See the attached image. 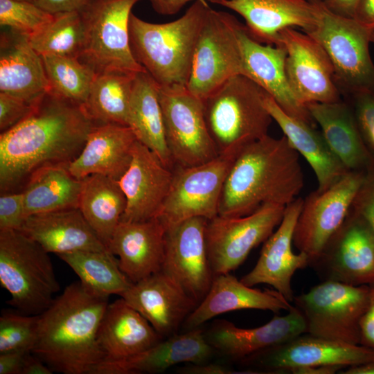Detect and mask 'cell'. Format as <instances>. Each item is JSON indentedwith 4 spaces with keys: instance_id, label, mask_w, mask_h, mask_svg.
Masks as SVG:
<instances>
[{
    "instance_id": "6da1fadb",
    "label": "cell",
    "mask_w": 374,
    "mask_h": 374,
    "mask_svg": "<svg viewBox=\"0 0 374 374\" xmlns=\"http://www.w3.org/2000/svg\"><path fill=\"white\" fill-rule=\"evenodd\" d=\"M95 125L82 105L47 93L28 117L1 133V193L17 191L40 168L71 163Z\"/></svg>"
},
{
    "instance_id": "7a4b0ae2",
    "label": "cell",
    "mask_w": 374,
    "mask_h": 374,
    "mask_svg": "<svg viewBox=\"0 0 374 374\" xmlns=\"http://www.w3.org/2000/svg\"><path fill=\"white\" fill-rule=\"evenodd\" d=\"M109 297L73 282L39 314L32 353L53 372L94 374L103 360L98 332Z\"/></svg>"
},
{
    "instance_id": "3957f363",
    "label": "cell",
    "mask_w": 374,
    "mask_h": 374,
    "mask_svg": "<svg viewBox=\"0 0 374 374\" xmlns=\"http://www.w3.org/2000/svg\"><path fill=\"white\" fill-rule=\"evenodd\" d=\"M303 184L299 153L285 136L267 135L235 158L224 181L218 215L244 216L267 204L286 206Z\"/></svg>"
},
{
    "instance_id": "277c9868",
    "label": "cell",
    "mask_w": 374,
    "mask_h": 374,
    "mask_svg": "<svg viewBox=\"0 0 374 374\" xmlns=\"http://www.w3.org/2000/svg\"><path fill=\"white\" fill-rule=\"evenodd\" d=\"M208 3L195 1L181 17L163 24L145 21L131 14L132 51L159 86H187Z\"/></svg>"
},
{
    "instance_id": "5b68a950",
    "label": "cell",
    "mask_w": 374,
    "mask_h": 374,
    "mask_svg": "<svg viewBox=\"0 0 374 374\" xmlns=\"http://www.w3.org/2000/svg\"><path fill=\"white\" fill-rule=\"evenodd\" d=\"M266 94L239 74L203 100L208 130L219 155L236 157L247 145L268 135L273 119L265 106Z\"/></svg>"
},
{
    "instance_id": "8992f818",
    "label": "cell",
    "mask_w": 374,
    "mask_h": 374,
    "mask_svg": "<svg viewBox=\"0 0 374 374\" xmlns=\"http://www.w3.org/2000/svg\"><path fill=\"white\" fill-rule=\"evenodd\" d=\"M48 253L19 230H0V283L21 313L41 314L60 290Z\"/></svg>"
},
{
    "instance_id": "52a82bcc",
    "label": "cell",
    "mask_w": 374,
    "mask_h": 374,
    "mask_svg": "<svg viewBox=\"0 0 374 374\" xmlns=\"http://www.w3.org/2000/svg\"><path fill=\"white\" fill-rule=\"evenodd\" d=\"M368 285L322 281L308 292L294 296L305 333L351 344L360 343V323L369 303Z\"/></svg>"
},
{
    "instance_id": "ba28073f",
    "label": "cell",
    "mask_w": 374,
    "mask_h": 374,
    "mask_svg": "<svg viewBox=\"0 0 374 374\" xmlns=\"http://www.w3.org/2000/svg\"><path fill=\"white\" fill-rule=\"evenodd\" d=\"M318 19L305 33L315 39L328 55L337 81L353 94L374 93V64L369 43L373 29L354 18L337 15L318 3Z\"/></svg>"
},
{
    "instance_id": "9c48e42d",
    "label": "cell",
    "mask_w": 374,
    "mask_h": 374,
    "mask_svg": "<svg viewBox=\"0 0 374 374\" xmlns=\"http://www.w3.org/2000/svg\"><path fill=\"white\" fill-rule=\"evenodd\" d=\"M140 0H95L81 12L86 40L80 58L98 73L136 74L146 71L131 49L129 21Z\"/></svg>"
},
{
    "instance_id": "30bf717a",
    "label": "cell",
    "mask_w": 374,
    "mask_h": 374,
    "mask_svg": "<svg viewBox=\"0 0 374 374\" xmlns=\"http://www.w3.org/2000/svg\"><path fill=\"white\" fill-rule=\"evenodd\" d=\"M240 22L209 7L195 49L188 90L205 100L230 78L243 75L238 30Z\"/></svg>"
},
{
    "instance_id": "8fae6325",
    "label": "cell",
    "mask_w": 374,
    "mask_h": 374,
    "mask_svg": "<svg viewBox=\"0 0 374 374\" xmlns=\"http://www.w3.org/2000/svg\"><path fill=\"white\" fill-rule=\"evenodd\" d=\"M300 335L240 361L247 373H293L297 369L328 366L343 368L374 361V349Z\"/></svg>"
},
{
    "instance_id": "7c38bea8",
    "label": "cell",
    "mask_w": 374,
    "mask_h": 374,
    "mask_svg": "<svg viewBox=\"0 0 374 374\" xmlns=\"http://www.w3.org/2000/svg\"><path fill=\"white\" fill-rule=\"evenodd\" d=\"M367 172L350 170L327 188L303 199L293 244L305 253L310 266L340 228L366 181Z\"/></svg>"
},
{
    "instance_id": "4fadbf2b",
    "label": "cell",
    "mask_w": 374,
    "mask_h": 374,
    "mask_svg": "<svg viewBox=\"0 0 374 374\" xmlns=\"http://www.w3.org/2000/svg\"><path fill=\"white\" fill-rule=\"evenodd\" d=\"M158 93L175 168L194 166L216 158L219 154L208 130L203 100L186 87L158 85Z\"/></svg>"
},
{
    "instance_id": "5bb4252c",
    "label": "cell",
    "mask_w": 374,
    "mask_h": 374,
    "mask_svg": "<svg viewBox=\"0 0 374 374\" xmlns=\"http://www.w3.org/2000/svg\"><path fill=\"white\" fill-rule=\"evenodd\" d=\"M285 206L267 204L240 217L217 215L208 220L206 243L214 276L230 273L251 251L265 242L280 223Z\"/></svg>"
},
{
    "instance_id": "9a60e30c",
    "label": "cell",
    "mask_w": 374,
    "mask_h": 374,
    "mask_svg": "<svg viewBox=\"0 0 374 374\" xmlns=\"http://www.w3.org/2000/svg\"><path fill=\"white\" fill-rule=\"evenodd\" d=\"M235 157L218 155L202 164L176 167L167 198L158 215L166 228L192 217L218 215L225 179Z\"/></svg>"
},
{
    "instance_id": "2e32d148",
    "label": "cell",
    "mask_w": 374,
    "mask_h": 374,
    "mask_svg": "<svg viewBox=\"0 0 374 374\" xmlns=\"http://www.w3.org/2000/svg\"><path fill=\"white\" fill-rule=\"evenodd\" d=\"M351 209L310 267L322 281L368 285L374 283V230Z\"/></svg>"
},
{
    "instance_id": "e0dca14e",
    "label": "cell",
    "mask_w": 374,
    "mask_h": 374,
    "mask_svg": "<svg viewBox=\"0 0 374 374\" xmlns=\"http://www.w3.org/2000/svg\"><path fill=\"white\" fill-rule=\"evenodd\" d=\"M286 50L285 70L290 87L303 105L339 100L332 63L312 37L288 28L280 34L278 45Z\"/></svg>"
},
{
    "instance_id": "ac0fdd59",
    "label": "cell",
    "mask_w": 374,
    "mask_h": 374,
    "mask_svg": "<svg viewBox=\"0 0 374 374\" xmlns=\"http://www.w3.org/2000/svg\"><path fill=\"white\" fill-rule=\"evenodd\" d=\"M204 217H192L167 227L161 271L199 304L214 274L209 261Z\"/></svg>"
},
{
    "instance_id": "d6986e66",
    "label": "cell",
    "mask_w": 374,
    "mask_h": 374,
    "mask_svg": "<svg viewBox=\"0 0 374 374\" xmlns=\"http://www.w3.org/2000/svg\"><path fill=\"white\" fill-rule=\"evenodd\" d=\"M303 203V199L296 198L286 206L276 231L264 242L256 265L240 279L249 287L269 285L290 303L294 298L291 285L294 273L309 266L305 253H295L292 250L294 229Z\"/></svg>"
},
{
    "instance_id": "ffe728a7",
    "label": "cell",
    "mask_w": 374,
    "mask_h": 374,
    "mask_svg": "<svg viewBox=\"0 0 374 374\" xmlns=\"http://www.w3.org/2000/svg\"><path fill=\"white\" fill-rule=\"evenodd\" d=\"M174 177L159 157L139 141L131 162L118 180L126 198L121 221H143L158 217L170 191Z\"/></svg>"
},
{
    "instance_id": "44dd1931",
    "label": "cell",
    "mask_w": 374,
    "mask_h": 374,
    "mask_svg": "<svg viewBox=\"0 0 374 374\" xmlns=\"http://www.w3.org/2000/svg\"><path fill=\"white\" fill-rule=\"evenodd\" d=\"M120 296L163 338L176 334L198 305L162 271L132 283Z\"/></svg>"
},
{
    "instance_id": "7402d4cb",
    "label": "cell",
    "mask_w": 374,
    "mask_h": 374,
    "mask_svg": "<svg viewBox=\"0 0 374 374\" xmlns=\"http://www.w3.org/2000/svg\"><path fill=\"white\" fill-rule=\"evenodd\" d=\"M238 35L243 63V75L250 78L289 115L313 125L306 107L294 96L285 70L286 50L283 46L262 44L240 24Z\"/></svg>"
},
{
    "instance_id": "603a6c76",
    "label": "cell",
    "mask_w": 374,
    "mask_h": 374,
    "mask_svg": "<svg viewBox=\"0 0 374 374\" xmlns=\"http://www.w3.org/2000/svg\"><path fill=\"white\" fill-rule=\"evenodd\" d=\"M166 226L159 217L121 221L109 250L118 256L121 270L134 283L161 271L165 253Z\"/></svg>"
},
{
    "instance_id": "cb8c5ba5",
    "label": "cell",
    "mask_w": 374,
    "mask_h": 374,
    "mask_svg": "<svg viewBox=\"0 0 374 374\" xmlns=\"http://www.w3.org/2000/svg\"><path fill=\"white\" fill-rule=\"evenodd\" d=\"M305 333L304 319L294 305L284 316L275 315L266 324L253 328L237 327L228 321L217 322L205 333L215 350L237 361Z\"/></svg>"
},
{
    "instance_id": "d4e9b609",
    "label": "cell",
    "mask_w": 374,
    "mask_h": 374,
    "mask_svg": "<svg viewBox=\"0 0 374 374\" xmlns=\"http://www.w3.org/2000/svg\"><path fill=\"white\" fill-rule=\"evenodd\" d=\"M221 6L242 17L254 39L275 46L283 30L299 27L308 33L319 15L318 3L307 0H224Z\"/></svg>"
},
{
    "instance_id": "484cf974",
    "label": "cell",
    "mask_w": 374,
    "mask_h": 374,
    "mask_svg": "<svg viewBox=\"0 0 374 374\" xmlns=\"http://www.w3.org/2000/svg\"><path fill=\"white\" fill-rule=\"evenodd\" d=\"M215 350L199 328L166 337L127 359L102 364L94 374L159 373L181 363L208 362Z\"/></svg>"
},
{
    "instance_id": "4316f807",
    "label": "cell",
    "mask_w": 374,
    "mask_h": 374,
    "mask_svg": "<svg viewBox=\"0 0 374 374\" xmlns=\"http://www.w3.org/2000/svg\"><path fill=\"white\" fill-rule=\"evenodd\" d=\"M293 305L276 290L253 288L230 273L214 276L210 289L184 323L188 330L199 328L223 313L247 309L289 311Z\"/></svg>"
},
{
    "instance_id": "83f0119b",
    "label": "cell",
    "mask_w": 374,
    "mask_h": 374,
    "mask_svg": "<svg viewBox=\"0 0 374 374\" xmlns=\"http://www.w3.org/2000/svg\"><path fill=\"white\" fill-rule=\"evenodd\" d=\"M136 141L127 125L96 124L80 153L69 163V170L80 180L98 174L118 181L131 162Z\"/></svg>"
},
{
    "instance_id": "f1b7e54d",
    "label": "cell",
    "mask_w": 374,
    "mask_h": 374,
    "mask_svg": "<svg viewBox=\"0 0 374 374\" xmlns=\"http://www.w3.org/2000/svg\"><path fill=\"white\" fill-rule=\"evenodd\" d=\"M19 231L57 256L78 251H109L79 208L29 215Z\"/></svg>"
},
{
    "instance_id": "f546056e",
    "label": "cell",
    "mask_w": 374,
    "mask_h": 374,
    "mask_svg": "<svg viewBox=\"0 0 374 374\" xmlns=\"http://www.w3.org/2000/svg\"><path fill=\"white\" fill-rule=\"evenodd\" d=\"M0 92L32 104L39 103L49 92L42 56L28 36L13 30L1 37Z\"/></svg>"
},
{
    "instance_id": "4dcf8cb0",
    "label": "cell",
    "mask_w": 374,
    "mask_h": 374,
    "mask_svg": "<svg viewBox=\"0 0 374 374\" xmlns=\"http://www.w3.org/2000/svg\"><path fill=\"white\" fill-rule=\"evenodd\" d=\"M163 339L138 311L121 297L108 304L99 326L98 343L103 355L100 364L134 356Z\"/></svg>"
},
{
    "instance_id": "1f68e13d",
    "label": "cell",
    "mask_w": 374,
    "mask_h": 374,
    "mask_svg": "<svg viewBox=\"0 0 374 374\" xmlns=\"http://www.w3.org/2000/svg\"><path fill=\"white\" fill-rule=\"evenodd\" d=\"M312 119L330 148L349 170L368 172L374 168V157L365 144L353 112L337 100L306 105Z\"/></svg>"
},
{
    "instance_id": "d6a6232c",
    "label": "cell",
    "mask_w": 374,
    "mask_h": 374,
    "mask_svg": "<svg viewBox=\"0 0 374 374\" xmlns=\"http://www.w3.org/2000/svg\"><path fill=\"white\" fill-rule=\"evenodd\" d=\"M264 103L290 144L312 168L318 181L317 190L327 188L350 171L313 125L287 114L268 93Z\"/></svg>"
},
{
    "instance_id": "836d02e7",
    "label": "cell",
    "mask_w": 374,
    "mask_h": 374,
    "mask_svg": "<svg viewBox=\"0 0 374 374\" xmlns=\"http://www.w3.org/2000/svg\"><path fill=\"white\" fill-rule=\"evenodd\" d=\"M127 125L137 141L148 148L170 170L175 166L168 147L158 84L147 72L136 74Z\"/></svg>"
},
{
    "instance_id": "e575fe53",
    "label": "cell",
    "mask_w": 374,
    "mask_h": 374,
    "mask_svg": "<svg viewBox=\"0 0 374 374\" xmlns=\"http://www.w3.org/2000/svg\"><path fill=\"white\" fill-rule=\"evenodd\" d=\"M69 164L44 166L30 175L22 189L26 217L78 208L82 179L71 173Z\"/></svg>"
},
{
    "instance_id": "d590c367",
    "label": "cell",
    "mask_w": 374,
    "mask_h": 374,
    "mask_svg": "<svg viewBox=\"0 0 374 374\" xmlns=\"http://www.w3.org/2000/svg\"><path fill=\"white\" fill-rule=\"evenodd\" d=\"M126 204L118 180L98 174L82 179L78 208L108 249Z\"/></svg>"
},
{
    "instance_id": "8d00e7d4",
    "label": "cell",
    "mask_w": 374,
    "mask_h": 374,
    "mask_svg": "<svg viewBox=\"0 0 374 374\" xmlns=\"http://www.w3.org/2000/svg\"><path fill=\"white\" fill-rule=\"evenodd\" d=\"M136 74L96 73L82 105L96 124L127 125V113Z\"/></svg>"
},
{
    "instance_id": "74e56055",
    "label": "cell",
    "mask_w": 374,
    "mask_h": 374,
    "mask_svg": "<svg viewBox=\"0 0 374 374\" xmlns=\"http://www.w3.org/2000/svg\"><path fill=\"white\" fill-rule=\"evenodd\" d=\"M57 256L73 269L82 283L103 296H121L132 283L109 251H78Z\"/></svg>"
},
{
    "instance_id": "f35d334b",
    "label": "cell",
    "mask_w": 374,
    "mask_h": 374,
    "mask_svg": "<svg viewBox=\"0 0 374 374\" xmlns=\"http://www.w3.org/2000/svg\"><path fill=\"white\" fill-rule=\"evenodd\" d=\"M40 55H53L80 58L86 40V25L80 12L53 15L52 20L28 37Z\"/></svg>"
},
{
    "instance_id": "ab89813d",
    "label": "cell",
    "mask_w": 374,
    "mask_h": 374,
    "mask_svg": "<svg viewBox=\"0 0 374 374\" xmlns=\"http://www.w3.org/2000/svg\"><path fill=\"white\" fill-rule=\"evenodd\" d=\"M41 56L49 84L48 93L83 105L96 75L94 69L78 57Z\"/></svg>"
},
{
    "instance_id": "60d3db41",
    "label": "cell",
    "mask_w": 374,
    "mask_h": 374,
    "mask_svg": "<svg viewBox=\"0 0 374 374\" xmlns=\"http://www.w3.org/2000/svg\"><path fill=\"white\" fill-rule=\"evenodd\" d=\"M39 314L4 312L0 317V353L22 350L31 352L35 346Z\"/></svg>"
},
{
    "instance_id": "b9f144b4",
    "label": "cell",
    "mask_w": 374,
    "mask_h": 374,
    "mask_svg": "<svg viewBox=\"0 0 374 374\" xmlns=\"http://www.w3.org/2000/svg\"><path fill=\"white\" fill-rule=\"evenodd\" d=\"M53 17V15L34 2L0 0L1 26L28 37L41 30Z\"/></svg>"
},
{
    "instance_id": "7bdbcfd3",
    "label": "cell",
    "mask_w": 374,
    "mask_h": 374,
    "mask_svg": "<svg viewBox=\"0 0 374 374\" xmlns=\"http://www.w3.org/2000/svg\"><path fill=\"white\" fill-rule=\"evenodd\" d=\"M354 96L353 114L357 127L368 150L374 151V93L361 91Z\"/></svg>"
},
{
    "instance_id": "ee69618b",
    "label": "cell",
    "mask_w": 374,
    "mask_h": 374,
    "mask_svg": "<svg viewBox=\"0 0 374 374\" xmlns=\"http://www.w3.org/2000/svg\"><path fill=\"white\" fill-rule=\"evenodd\" d=\"M26 217L22 190L1 193L0 230H19Z\"/></svg>"
},
{
    "instance_id": "f6af8a7d",
    "label": "cell",
    "mask_w": 374,
    "mask_h": 374,
    "mask_svg": "<svg viewBox=\"0 0 374 374\" xmlns=\"http://www.w3.org/2000/svg\"><path fill=\"white\" fill-rule=\"evenodd\" d=\"M39 103L32 104L13 96L0 92L1 132L10 130L28 117Z\"/></svg>"
},
{
    "instance_id": "bcb514c9",
    "label": "cell",
    "mask_w": 374,
    "mask_h": 374,
    "mask_svg": "<svg viewBox=\"0 0 374 374\" xmlns=\"http://www.w3.org/2000/svg\"><path fill=\"white\" fill-rule=\"evenodd\" d=\"M353 208L359 213L374 230V168L367 172L366 181L354 202Z\"/></svg>"
},
{
    "instance_id": "7dc6e473",
    "label": "cell",
    "mask_w": 374,
    "mask_h": 374,
    "mask_svg": "<svg viewBox=\"0 0 374 374\" xmlns=\"http://www.w3.org/2000/svg\"><path fill=\"white\" fill-rule=\"evenodd\" d=\"M95 0H35V3L55 15L68 12H82Z\"/></svg>"
},
{
    "instance_id": "c3c4849f",
    "label": "cell",
    "mask_w": 374,
    "mask_h": 374,
    "mask_svg": "<svg viewBox=\"0 0 374 374\" xmlns=\"http://www.w3.org/2000/svg\"><path fill=\"white\" fill-rule=\"evenodd\" d=\"M368 286L369 303L360 323L359 344L374 349V283Z\"/></svg>"
},
{
    "instance_id": "681fc988",
    "label": "cell",
    "mask_w": 374,
    "mask_h": 374,
    "mask_svg": "<svg viewBox=\"0 0 374 374\" xmlns=\"http://www.w3.org/2000/svg\"><path fill=\"white\" fill-rule=\"evenodd\" d=\"M29 353L31 352L16 350L0 353V374H22Z\"/></svg>"
},
{
    "instance_id": "f907efd6",
    "label": "cell",
    "mask_w": 374,
    "mask_h": 374,
    "mask_svg": "<svg viewBox=\"0 0 374 374\" xmlns=\"http://www.w3.org/2000/svg\"><path fill=\"white\" fill-rule=\"evenodd\" d=\"M181 374H226L233 373L226 366L218 364L204 363H188L187 365L180 367L177 370Z\"/></svg>"
},
{
    "instance_id": "816d5d0a",
    "label": "cell",
    "mask_w": 374,
    "mask_h": 374,
    "mask_svg": "<svg viewBox=\"0 0 374 374\" xmlns=\"http://www.w3.org/2000/svg\"><path fill=\"white\" fill-rule=\"evenodd\" d=\"M154 9L159 14L163 15H172L177 13L187 3L197 0H149ZM221 5L224 0H204Z\"/></svg>"
},
{
    "instance_id": "f5cc1de1",
    "label": "cell",
    "mask_w": 374,
    "mask_h": 374,
    "mask_svg": "<svg viewBox=\"0 0 374 374\" xmlns=\"http://www.w3.org/2000/svg\"><path fill=\"white\" fill-rule=\"evenodd\" d=\"M358 0H323V4L332 12L354 18Z\"/></svg>"
},
{
    "instance_id": "db71d44e",
    "label": "cell",
    "mask_w": 374,
    "mask_h": 374,
    "mask_svg": "<svg viewBox=\"0 0 374 374\" xmlns=\"http://www.w3.org/2000/svg\"><path fill=\"white\" fill-rule=\"evenodd\" d=\"M354 19L374 29V0H358Z\"/></svg>"
},
{
    "instance_id": "11a10c76",
    "label": "cell",
    "mask_w": 374,
    "mask_h": 374,
    "mask_svg": "<svg viewBox=\"0 0 374 374\" xmlns=\"http://www.w3.org/2000/svg\"><path fill=\"white\" fill-rule=\"evenodd\" d=\"M53 371L38 357L29 353L26 358L22 374H52Z\"/></svg>"
},
{
    "instance_id": "9f6ffc18",
    "label": "cell",
    "mask_w": 374,
    "mask_h": 374,
    "mask_svg": "<svg viewBox=\"0 0 374 374\" xmlns=\"http://www.w3.org/2000/svg\"><path fill=\"white\" fill-rule=\"evenodd\" d=\"M342 374H374V361L348 367Z\"/></svg>"
},
{
    "instance_id": "6f0895ef",
    "label": "cell",
    "mask_w": 374,
    "mask_h": 374,
    "mask_svg": "<svg viewBox=\"0 0 374 374\" xmlns=\"http://www.w3.org/2000/svg\"><path fill=\"white\" fill-rule=\"evenodd\" d=\"M371 42L374 44V29L372 30L371 33Z\"/></svg>"
},
{
    "instance_id": "680465c9",
    "label": "cell",
    "mask_w": 374,
    "mask_h": 374,
    "mask_svg": "<svg viewBox=\"0 0 374 374\" xmlns=\"http://www.w3.org/2000/svg\"><path fill=\"white\" fill-rule=\"evenodd\" d=\"M311 3H319V2H322L323 0H307Z\"/></svg>"
},
{
    "instance_id": "91938a15",
    "label": "cell",
    "mask_w": 374,
    "mask_h": 374,
    "mask_svg": "<svg viewBox=\"0 0 374 374\" xmlns=\"http://www.w3.org/2000/svg\"><path fill=\"white\" fill-rule=\"evenodd\" d=\"M21 1H30V2H35V0H21Z\"/></svg>"
}]
</instances>
